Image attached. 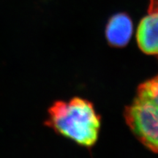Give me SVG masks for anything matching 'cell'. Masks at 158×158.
I'll return each mask as SVG.
<instances>
[{
  "label": "cell",
  "mask_w": 158,
  "mask_h": 158,
  "mask_svg": "<svg viewBox=\"0 0 158 158\" xmlns=\"http://www.w3.org/2000/svg\"><path fill=\"white\" fill-rule=\"evenodd\" d=\"M136 40L144 54H158V13H148L141 19L137 29Z\"/></svg>",
  "instance_id": "cell-4"
},
{
  "label": "cell",
  "mask_w": 158,
  "mask_h": 158,
  "mask_svg": "<svg viewBox=\"0 0 158 158\" xmlns=\"http://www.w3.org/2000/svg\"><path fill=\"white\" fill-rule=\"evenodd\" d=\"M45 125L58 135L90 149L98 140L101 117L87 100L74 98L68 102L56 101L48 109Z\"/></svg>",
  "instance_id": "cell-1"
},
{
  "label": "cell",
  "mask_w": 158,
  "mask_h": 158,
  "mask_svg": "<svg viewBox=\"0 0 158 158\" xmlns=\"http://www.w3.org/2000/svg\"><path fill=\"white\" fill-rule=\"evenodd\" d=\"M158 13V0H149L148 13Z\"/></svg>",
  "instance_id": "cell-5"
},
{
  "label": "cell",
  "mask_w": 158,
  "mask_h": 158,
  "mask_svg": "<svg viewBox=\"0 0 158 158\" xmlns=\"http://www.w3.org/2000/svg\"><path fill=\"white\" fill-rule=\"evenodd\" d=\"M133 32V24L127 13H119L108 20L106 27V37L110 46L123 48L130 42Z\"/></svg>",
  "instance_id": "cell-3"
},
{
  "label": "cell",
  "mask_w": 158,
  "mask_h": 158,
  "mask_svg": "<svg viewBox=\"0 0 158 158\" xmlns=\"http://www.w3.org/2000/svg\"><path fill=\"white\" fill-rule=\"evenodd\" d=\"M124 116L135 138L153 152L158 153V76L139 85Z\"/></svg>",
  "instance_id": "cell-2"
}]
</instances>
